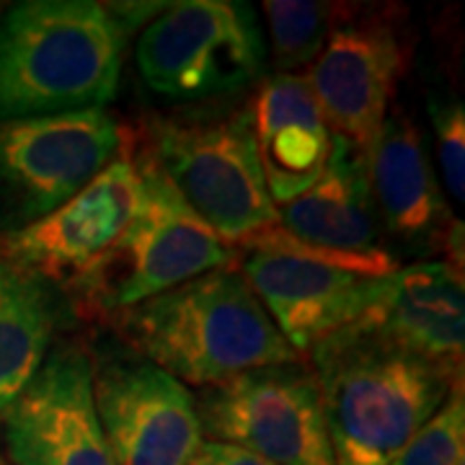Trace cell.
Wrapping results in <instances>:
<instances>
[{"instance_id":"6da1fadb","label":"cell","mask_w":465,"mask_h":465,"mask_svg":"<svg viewBox=\"0 0 465 465\" xmlns=\"http://www.w3.org/2000/svg\"><path fill=\"white\" fill-rule=\"evenodd\" d=\"M308 357L333 465H388L463 388V370L416 357L357 326L331 333Z\"/></svg>"},{"instance_id":"7a4b0ae2","label":"cell","mask_w":465,"mask_h":465,"mask_svg":"<svg viewBox=\"0 0 465 465\" xmlns=\"http://www.w3.org/2000/svg\"><path fill=\"white\" fill-rule=\"evenodd\" d=\"M112 318L137 357L197 388L256 367L302 360L235 264L200 274Z\"/></svg>"},{"instance_id":"3957f363","label":"cell","mask_w":465,"mask_h":465,"mask_svg":"<svg viewBox=\"0 0 465 465\" xmlns=\"http://www.w3.org/2000/svg\"><path fill=\"white\" fill-rule=\"evenodd\" d=\"M127 34L109 3L24 0L0 18V122L104 109Z\"/></svg>"},{"instance_id":"277c9868","label":"cell","mask_w":465,"mask_h":465,"mask_svg":"<svg viewBox=\"0 0 465 465\" xmlns=\"http://www.w3.org/2000/svg\"><path fill=\"white\" fill-rule=\"evenodd\" d=\"M137 202L127 228L91 274L81 295L85 311L114 316L213 269L235 264L228 246L168 182L145 150H133Z\"/></svg>"},{"instance_id":"5b68a950","label":"cell","mask_w":465,"mask_h":465,"mask_svg":"<svg viewBox=\"0 0 465 465\" xmlns=\"http://www.w3.org/2000/svg\"><path fill=\"white\" fill-rule=\"evenodd\" d=\"M143 150L228 246H243L277 225L251 106L213 119H155Z\"/></svg>"},{"instance_id":"8992f818","label":"cell","mask_w":465,"mask_h":465,"mask_svg":"<svg viewBox=\"0 0 465 465\" xmlns=\"http://www.w3.org/2000/svg\"><path fill=\"white\" fill-rule=\"evenodd\" d=\"M134 57L150 91L168 101H200L259 81L266 42L246 3L186 0L150 18Z\"/></svg>"},{"instance_id":"52a82bcc","label":"cell","mask_w":465,"mask_h":465,"mask_svg":"<svg viewBox=\"0 0 465 465\" xmlns=\"http://www.w3.org/2000/svg\"><path fill=\"white\" fill-rule=\"evenodd\" d=\"M130 143L106 109L0 122V238L54 213Z\"/></svg>"},{"instance_id":"ba28073f","label":"cell","mask_w":465,"mask_h":465,"mask_svg":"<svg viewBox=\"0 0 465 465\" xmlns=\"http://www.w3.org/2000/svg\"><path fill=\"white\" fill-rule=\"evenodd\" d=\"M194 403L207 440L274 465H333L316 372L302 360L207 385Z\"/></svg>"},{"instance_id":"9c48e42d","label":"cell","mask_w":465,"mask_h":465,"mask_svg":"<svg viewBox=\"0 0 465 465\" xmlns=\"http://www.w3.org/2000/svg\"><path fill=\"white\" fill-rule=\"evenodd\" d=\"M134 145L54 213L0 238V262L78 298L127 228L137 202Z\"/></svg>"},{"instance_id":"30bf717a","label":"cell","mask_w":465,"mask_h":465,"mask_svg":"<svg viewBox=\"0 0 465 465\" xmlns=\"http://www.w3.org/2000/svg\"><path fill=\"white\" fill-rule=\"evenodd\" d=\"M403 70L406 47L393 14L344 8L305 81L331 134L370 158Z\"/></svg>"},{"instance_id":"8fae6325","label":"cell","mask_w":465,"mask_h":465,"mask_svg":"<svg viewBox=\"0 0 465 465\" xmlns=\"http://www.w3.org/2000/svg\"><path fill=\"white\" fill-rule=\"evenodd\" d=\"M94 403L112 465H186L200 448L194 393L137 354L94 365Z\"/></svg>"},{"instance_id":"7c38bea8","label":"cell","mask_w":465,"mask_h":465,"mask_svg":"<svg viewBox=\"0 0 465 465\" xmlns=\"http://www.w3.org/2000/svg\"><path fill=\"white\" fill-rule=\"evenodd\" d=\"M14 465H112L85 349L54 344L0 421Z\"/></svg>"},{"instance_id":"4fadbf2b","label":"cell","mask_w":465,"mask_h":465,"mask_svg":"<svg viewBox=\"0 0 465 465\" xmlns=\"http://www.w3.org/2000/svg\"><path fill=\"white\" fill-rule=\"evenodd\" d=\"M235 266L300 357H308L323 339L354 323L391 277L266 249H246Z\"/></svg>"},{"instance_id":"5bb4252c","label":"cell","mask_w":465,"mask_h":465,"mask_svg":"<svg viewBox=\"0 0 465 465\" xmlns=\"http://www.w3.org/2000/svg\"><path fill=\"white\" fill-rule=\"evenodd\" d=\"M349 326L416 357L463 370V272L448 262L399 266L385 280L378 300Z\"/></svg>"},{"instance_id":"9a60e30c","label":"cell","mask_w":465,"mask_h":465,"mask_svg":"<svg viewBox=\"0 0 465 465\" xmlns=\"http://www.w3.org/2000/svg\"><path fill=\"white\" fill-rule=\"evenodd\" d=\"M277 225L305 246L336 253H378L381 220L370 186V158L331 137L326 168L300 197L277 207Z\"/></svg>"},{"instance_id":"2e32d148","label":"cell","mask_w":465,"mask_h":465,"mask_svg":"<svg viewBox=\"0 0 465 465\" xmlns=\"http://www.w3.org/2000/svg\"><path fill=\"white\" fill-rule=\"evenodd\" d=\"M370 186L385 231L416 249H442L455 220L440 197L421 133L409 114L388 112L370 153Z\"/></svg>"},{"instance_id":"e0dca14e","label":"cell","mask_w":465,"mask_h":465,"mask_svg":"<svg viewBox=\"0 0 465 465\" xmlns=\"http://www.w3.org/2000/svg\"><path fill=\"white\" fill-rule=\"evenodd\" d=\"M251 122L269 197L282 207L321 176L333 134L302 75L269 78L251 104Z\"/></svg>"},{"instance_id":"ac0fdd59","label":"cell","mask_w":465,"mask_h":465,"mask_svg":"<svg viewBox=\"0 0 465 465\" xmlns=\"http://www.w3.org/2000/svg\"><path fill=\"white\" fill-rule=\"evenodd\" d=\"M57 292L0 262V421L42 367L54 339Z\"/></svg>"},{"instance_id":"d6986e66","label":"cell","mask_w":465,"mask_h":465,"mask_svg":"<svg viewBox=\"0 0 465 465\" xmlns=\"http://www.w3.org/2000/svg\"><path fill=\"white\" fill-rule=\"evenodd\" d=\"M272 29V63L280 75L311 67L323 50L336 18V5L305 0H272L264 3Z\"/></svg>"},{"instance_id":"ffe728a7","label":"cell","mask_w":465,"mask_h":465,"mask_svg":"<svg viewBox=\"0 0 465 465\" xmlns=\"http://www.w3.org/2000/svg\"><path fill=\"white\" fill-rule=\"evenodd\" d=\"M463 455L465 401L458 388L388 465H463Z\"/></svg>"},{"instance_id":"44dd1931","label":"cell","mask_w":465,"mask_h":465,"mask_svg":"<svg viewBox=\"0 0 465 465\" xmlns=\"http://www.w3.org/2000/svg\"><path fill=\"white\" fill-rule=\"evenodd\" d=\"M437 140V161L450 197L465 200V112L460 101L430 106Z\"/></svg>"},{"instance_id":"7402d4cb","label":"cell","mask_w":465,"mask_h":465,"mask_svg":"<svg viewBox=\"0 0 465 465\" xmlns=\"http://www.w3.org/2000/svg\"><path fill=\"white\" fill-rule=\"evenodd\" d=\"M186 465H274L253 455V452H246L241 448H232V445H225V442H215V440H202L200 448L194 450V455L189 458Z\"/></svg>"},{"instance_id":"603a6c76","label":"cell","mask_w":465,"mask_h":465,"mask_svg":"<svg viewBox=\"0 0 465 465\" xmlns=\"http://www.w3.org/2000/svg\"><path fill=\"white\" fill-rule=\"evenodd\" d=\"M463 465H465V463H463Z\"/></svg>"}]
</instances>
